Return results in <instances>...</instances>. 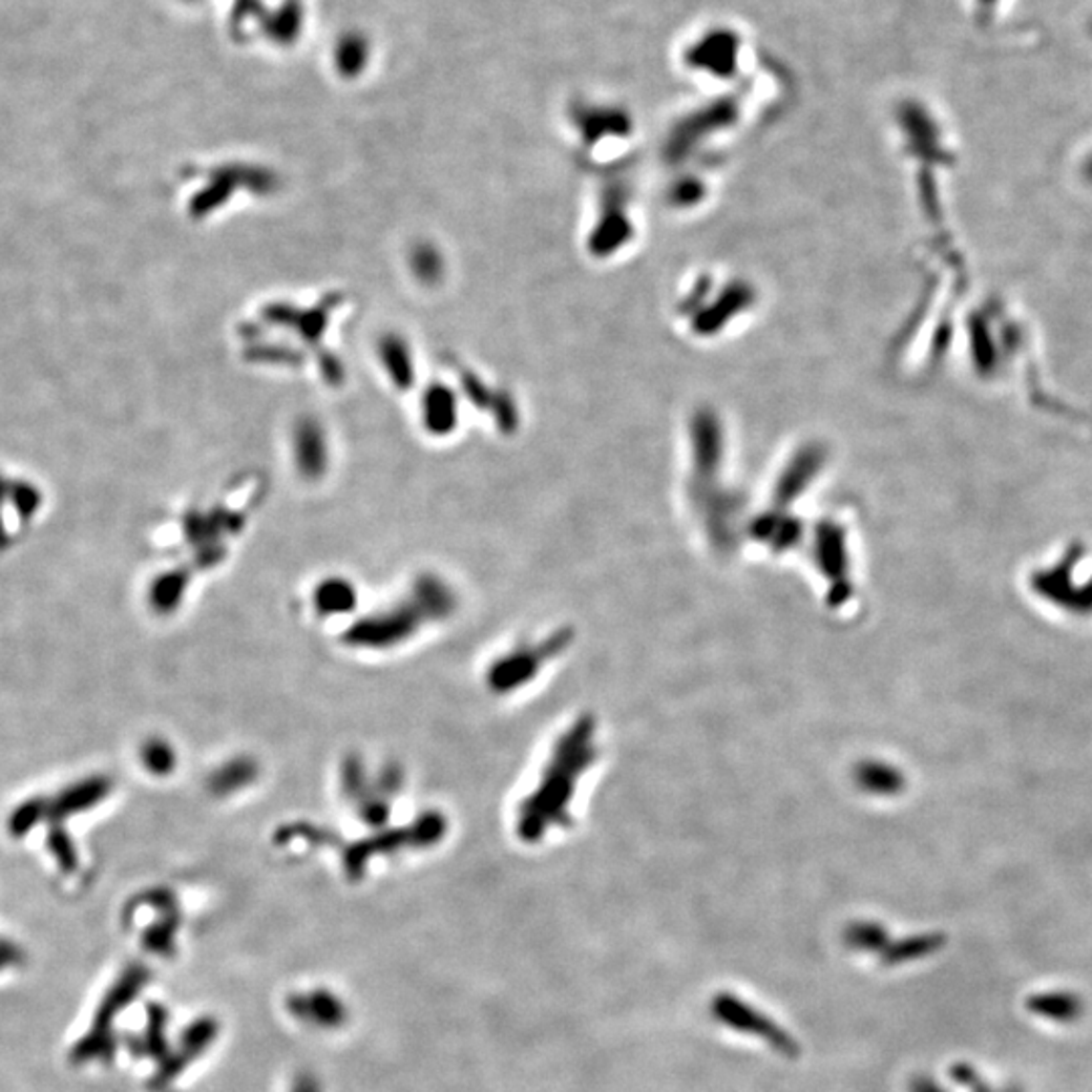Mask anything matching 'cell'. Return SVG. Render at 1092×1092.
I'll return each mask as SVG.
<instances>
[{
  "label": "cell",
  "instance_id": "cell-11",
  "mask_svg": "<svg viewBox=\"0 0 1092 1092\" xmlns=\"http://www.w3.org/2000/svg\"><path fill=\"white\" fill-rule=\"evenodd\" d=\"M47 846H49V852L54 854L61 873L71 874L78 870V866H80L78 852H76L74 840L69 838L67 830L61 825V821H51V827H49V834H47Z\"/></svg>",
  "mask_w": 1092,
  "mask_h": 1092
},
{
  "label": "cell",
  "instance_id": "cell-4",
  "mask_svg": "<svg viewBox=\"0 0 1092 1092\" xmlns=\"http://www.w3.org/2000/svg\"><path fill=\"white\" fill-rule=\"evenodd\" d=\"M111 792V781L104 775L87 777L63 790L49 803V821H63L67 816L87 812L102 803Z\"/></svg>",
  "mask_w": 1092,
  "mask_h": 1092
},
{
  "label": "cell",
  "instance_id": "cell-8",
  "mask_svg": "<svg viewBox=\"0 0 1092 1092\" xmlns=\"http://www.w3.org/2000/svg\"><path fill=\"white\" fill-rule=\"evenodd\" d=\"M369 55H371L369 39L362 37L360 33H353V35H344L342 39H338L336 49H334V61H336L338 71L355 74L366 65Z\"/></svg>",
  "mask_w": 1092,
  "mask_h": 1092
},
{
  "label": "cell",
  "instance_id": "cell-1",
  "mask_svg": "<svg viewBox=\"0 0 1092 1092\" xmlns=\"http://www.w3.org/2000/svg\"><path fill=\"white\" fill-rule=\"evenodd\" d=\"M150 983V969L142 963H132L128 965L120 975L118 980L111 983L106 995L102 998L96 1015H93V1022L89 1026L91 1032H100V1034H116L111 1024L113 1020L126 1010L132 1002H136L140 991Z\"/></svg>",
  "mask_w": 1092,
  "mask_h": 1092
},
{
  "label": "cell",
  "instance_id": "cell-12",
  "mask_svg": "<svg viewBox=\"0 0 1092 1092\" xmlns=\"http://www.w3.org/2000/svg\"><path fill=\"white\" fill-rule=\"evenodd\" d=\"M185 583H187L185 573H168L159 576L150 591V603L154 605V609L161 613L172 611L174 605L181 601Z\"/></svg>",
  "mask_w": 1092,
  "mask_h": 1092
},
{
  "label": "cell",
  "instance_id": "cell-7",
  "mask_svg": "<svg viewBox=\"0 0 1092 1092\" xmlns=\"http://www.w3.org/2000/svg\"><path fill=\"white\" fill-rule=\"evenodd\" d=\"M166 1020H168V1013L163 1006H159V1004L148 1006V1022H146L144 1036L140 1037V1042L136 1044V1054L154 1058V1060H163L164 1056L168 1054L166 1036H164Z\"/></svg>",
  "mask_w": 1092,
  "mask_h": 1092
},
{
  "label": "cell",
  "instance_id": "cell-10",
  "mask_svg": "<svg viewBox=\"0 0 1092 1092\" xmlns=\"http://www.w3.org/2000/svg\"><path fill=\"white\" fill-rule=\"evenodd\" d=\"M49 818V801L35 797L21 803L8 818V832L13 838H25L33 827Z\"/></svg>",
  "mask_w": 1092,
  "mask_h": 1092
},
{
  "label": "cell",
  "instance_id": "cell-15",
  "mask_svg": "<svg viewBox=\"0 0 1092 1092\" xmlns=\"http://www.w3.org/2000/svg\"><path fill=\"white\" fill-rule=\"evenodd\" d=\"M980 2H982L983 6H991L995 0H980Z\"/></svg>",
  "mask_w": 1092,
  "mask_h": 1092
},
{
  "label": "cell",
  "instance_id": "cell-6",
  "mask_svg": "<svg viewBox=\"0 0 1092 1092\" xmlns=\"http://www.w3.org/2000/svg\"><path fill=\"white\" fill-rule=\"evenodd\" d=\"M306 21V10L300 0H281L273 13L264 10L259 27L273 45L290 47L298 41Z\"/></svg>",
  "mask_w": 1092,
  "mask_h": 1092
},
{
  "label": "cell",
  "instance_id": "cell-5",
  "mask_svg": "<svg viewBox=\"0 0 1092 1092\" xmlns=\"http://www.w3.org/2000/svg\"><path fill=\"white\" fill-rule=\"evenodd\" d=\"M716 1015L722 1017L727 1024H733L738 1026L740 1030H747V1032H753V1034H759V1036L766 1037L773 1046H777L779 1050L792 1054L795 1050V1042L792 1044V1040L788 1034L779 1032L771 1022H766L763 1015L755 1013L751 1008L742 1006L737 1000L733 998H722L716 1002Z\"/></svg>",
  "mask_w": 1092,
  "mask_h": 1092
},
{
  "label": "cell",
  "instance_id": "cell-9",
  "mask_svg": "<svg viewBox=\"0 0 1092 1092\" xmlns=\"http://www.w3.org/2000/svg\"><path fill=\"white\" fill-rule=\"evenodd\" d=\"M178 928V919L174 912H168L159 923L144 928L142 945L146 951L154 956L168 957L174 953V937Z\"/></svg>",
  "mask_w": 1092,
  "mask_h": 1092
},
{
  "label": "cell",
  "instance_id": "cell-14",
  "mask_svg": "<svg viewBox=\"0 0 1092 1092\" xmlns=\"http://www.w3.org/2000/svg\"><path fill=\"white\" fill-rule=\"evenodd\" d=\"M23 961H25V951L19 945H15L6 939H0V971H4L8 967H17Z\"/></svg>",
  "mask_w": 1092,
  "mask_h": 1092
},
{
  "label": "cell",
  "instance_id": "cell-2",
  "mask_svg": "<svg viewBox=\"0 0 1092 1092\" xmlns=\"http://www.w3.org/2000/svg\"><path fill=\"white\" fill-rule=\"evenodd\" d=\"M217 1034V1024L209 1017H203L191 1024L183 1036H181V1048L174 1054H166L161 1060V1068L154 1072L150 1087L152 1089H164L168 1087L192 1060L207 1050V1046L213 1042Z\"/></svg>",
  "mask_w": 1092,
  "mask_h": 1092
},
{
  "label": "cell",
  "instance_id": "cell-13",
  "mask_svg": "<svg viewBox=\"0 0 1092 1092\" xmlns=\"http://www.w3.org/2000/svg\"><path fill=\"white\" fill-rule=\"evenodd\" d=\"M140 759L144 766L154 773V775H168L174 766V753L172 749L159 738H152L148 742H144L142 751H140Z\"/></svg>",
  "mask_w": 1092,
  "mask_h": 1092
},
{
  "label": "cell",
  "instance_id": "cell-3",
  "mask_svg": "<svg viewBox=\"0 0 1092 1092\" xmlns=\"http://www.w3.org/2000/svg\"><path fill=\"white\" fill-rule=\"evenodd\" d=\"M738 37L731 30H714L700 39L686 59L692 67L710 69L716 76H731L737 67Z\"/></svg>",
  "mask_w": 1092,
  "mask_h": 1092
}]
</instances>
